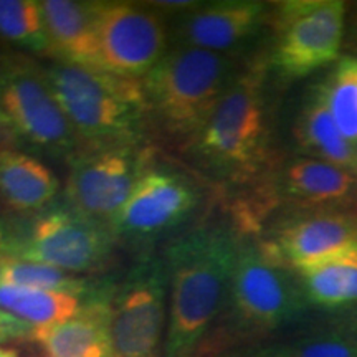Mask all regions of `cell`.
<instances>
[{
    "instance_id": "cell-22",
    "label": "cell",
    "mask_w": 357,
    "mask_h": 357,
    "mask_svg": "<svg viewBox=\"0 0 357 357\" xmlns=\"http://www.w3.org/2000/svg\"><path fill=\"white\" fill-rule=\"evenodd\" d=\"M281 185L293 199L328 202L344 197L352 185V176L326 160L296 159L284 169Z\"/></svg>"
},
{
    "instance_id": "cell-20",
    "label": "cell",
    "mask_w": 357,
    "mask_h": 357,
    "mask_svg": "<svg viewBox=\"0 0 357 357\" xmlns=\"http://www.w3.org/2000/svg\"><path fill=\"white\" fill-rule=\"evenodd\" d=\"M111 278H91L66 273L58 268L26 260L0 255V284L20 288L45 289V291L68 293L75 296H91L108 284Z\"/></svg>"
},
{
    "instance_id": "cell-16",
    "label": "cell",
    "mask_w": 357,
    "mask_h": 357,
    "mask_svg": "<svg viewBox=\"0 0 357 357\" xmlns=\"http://www.w3.org/2000/svg\"><path fill=\"white\" fill-rule=\"evenodd\" d=\"M48 38V56L53 61L98 68L96 2L42 0Z\"/></svg>"
},
{
    "instance_id": "cell-25",
    "label": "cell",
    "mask_w": 357,
    "mask_h": 357,
    "mask_svg": "<svg viewBox=\"0 0 357 357\" xmlns=\"http://www.w3.org/2000/svg\"><path fill=\"white\" fill-rule=\"evenodd\" d=\"M291 357H357V339L328 334L289 344Z\"/></svg>"
},
{
    "instance_id": "cell-29",
    "label": "cell",
    "mask_w": 357,
    "mask_h": 357,
    "mask_svg": "<svg viewBox=\"0 0 357 357\" xmlns=\"http://www.w3.org/2000/svg\"><path fill=\"white\" fill-rule=\"evenodd\" d=\"M6 238H7V227H6V222L0 220V253H2L3 245H6Z\"/></svg>"
},
{
    "instance_id": "cell-5",
    "label": "cell",
    "mask_w": 357,
    "mask_h": 357,
    "mask_svg": "<svg viewBox=\"0 0 357 357\" xmlns=\"http://www.w3.org/2000/svg\"><path fill=\"white\" fill-rule=\"evenodd\" d=\"M0 109L8 131L35 151L68 162L82 147L56 100L47 66L32 55L0 53Z\"/></svg>"
},
{
    "instance_id": "cell-1",
    "label": "cell",
    "mask_w": 357,
    "mask_h": 357,
    "mask_svg": "<svg viewBox=\"0 0 357 357\" xmlns=\"http://www.w3.org/2000/svg\"><path fill=\"white\" fill-rule=\"evenodd\" d=\"M242 243L223 225L174 236L162 257L169 270V318L162 357H204L225 311Z\"/></svg>"
},
{
    "instance_id": "cell-18",
    "label": "cell",
    "mask_w": 357,
    "mask_h": 357,
    "mask_svg": "<svg viewBox=\"0 0 357 357\" xmlns=\"http://www.w3.org/2000/svg\"><path fill=\"white\" fill-rule=\"evenodd\" d=\"M306 300L323 307L357 303V247L301 271Z\"/></svg>"
},
{
    "instance_id": "cell-11",
    "label": "cell",
    "mask_w": 357,
    "mask_h": 357,
    "mask_svg": "<svg viewBox=\"0 0 357 357\" xmlns=\"http://www.w3.org/2000/svg\"><path fill=\"white\" fill-rule=\"evenodd\" d=\"M200 204L199 187L184 172L154 160L111 223L118 243L147 245L184 227Z\"/></svg>"
},
{
    "instance_id": "cell-4",
    "label": "cell",
    "mask_w": 357,
    "mask_h": 357,
    "mask_svg": "<svg viewBox=\"0 0 357 357\" xmlns=\"http://www.w3.org/2000/svg\"><path fill=\"white\" fill-rule=\"evenodd\" d=\"M0 255L58 268L66 273H96L108 265L118 240L111 227L70 207L63 199L6 223Z\"/></svg>"
},
{
    "instance_id": "cell-19",
    "label": "cell",
    "mask_w": 357,
    "mask_h": 357,
    "mask_svg": "<svg viewBox=\"0 0 357 357\" xmlns=\"http://www.w3.org/2000/svg\"><path fill=\"white\" fill-rule=\"evenodd\" d=\"M298 137L307 151L319 154L326 162L342 169L354 162V149L339 131L329 111L323 86L316 89L303 109L298 123Z\"/></svg>"
},
{
    "instance_id": "cell-3",
    "label": "cell",
    "mask_w": 357,
    "mask_h": 357,
    "mask_svg": "<svg viewBox=\"0 0 357 357\" xmlns=\"http://www.w3.org/2000/svg\"><path fill=\"white\" fill-rule=\"evenodd\" d=\"M47 75L82 146L144 144L151 119L141 82L61 61Z\"/></svg>"
},
{
    "instance_id": "cell-2",
    "label": "cell",
    "mask_w": 357,
    "mask_h": 357,
    "mask_svg": "<svg viewBox=\"0 0 357 357\" xmlns=\"http://www.w3.org/2000/svg\"><path fill=\"white\" fill-rule=\"evenodd\" d=\"M235 79V58L230 53L171 47L141 79L151 123L189 146Z\"/></svg>"
},
{
    "instance_id": "cell-10",
    "label": "cell",
    "mask_w": 357,
    "mask_h": 357,
    "mask_svg": "<svg viewBox=\"0 0 357 357\" xmlns=\"http://www.w3.org/2000/svg\"><path fill=\"white\" fill-rule=\"evenodd\" d=\"M98 68L144 79L171 48L166 17L149 3L96 2Z\"/></svg>"
},
{
    "instance_id": "cell-17",
    "label": "cell",
    "mask_w": 357,
    "mask_h": 357,
    "mask_svg": "<svg viewBox=\"0 0 357 357\" xmlns=\"http://www.w3.org/2000/svg\"><path fill=\"white\" fill-rule=\"evenodd\" d=\"M60 181L47 164L29 153L0 146V199L19 213L48 207L58 197Z\"/></svg>"
},
{
    "instance_id": "cell-14",
    "label": "cell",
    "mask_w": 357,
    "mask_h": 357,
    "mask_svg": "<svg viewBox=\"0 0 357 357\" xmlns=\"http://www.w3.org/2000/svg\"><path fill=\"white\" fill-rule=\"evenodd\" d=\"M116 280L91 294L79 311L61 323L33 328L30 341L42 357H114L111 300Z\"/></svg>"
},
{
    "instance_id": "cell-8",
    "label": "cell",
    "mask_w": 357,
    "mask_h": 357,
    "mask_svg": "<svg viewBox=\"0 0 357 357\" xmlns=\"http://www.w3.org/2000/svg\"><path fill=\"white\" fill-rule=\"evenodd\" d=\"M169 318V270L146 252L116 281L111 300L114 357H162Z\"/></svg>"
},
{
    "instance_id": "cell-24",
    "label": "cell",
    "mask_w": 357,
    "mask_h": 357,
    "mask_svg": "<svg viewBox=\"0 0 357 357\" xmlns=\"http://www.w3.org/2000/svg\"><path fill=\"white\" fill-rule=\"evenodd\" d=\"M323 86L326 101L339 131L349 142L357 141V60L342 58Z\"/></svg>"
},
{
    "instance_id": "cell-30",
    "label": "cell",
    "mask_w": 357,
    "mask_h": 357,
    "mask_svg": "<svg viewBox=\"0 0 357 357\" xmlns=\"http://www.w3.org/2000/svg\"><path fill=\"white\" fill-rule=\"evenodd\" d=\"M0 131H8L7 121H6V116H3L2 109H0Z\"/></svg>"
},
{
    "instance_id": "cell-13",
    "label": "cell",
    "mask_w": 357,
    "mask_h": 357,
    "mask_svg": "<svg viewBox=\"0 0 357 357\" xmlns=\"http://www.w3.org/2000/svg\"><path fill=\"white\" fill-rule=\"evenodd\" d=\"M266 10V3L255 0L199 2L192 10L174 17L169 25L171 47L229 53L260 30Z\"/></svg>"
},
{
    "instance_id": "cell-27",
    "label": "cell",
    "mask_w": 357,
    "mask_h": 357,
    "mask_svg": "<svg viewBox=\"0 0 357 357\" xmlns=\"http://www.w3.org/2000/svg\"><path fill=\"white\" fill-rule=\"evenodd\" d=\"M220 357H291V352H289V344H275L266 347H257V349L243 352H234V354Z\"/></svg>"
},
{
    "instance_id": "cell-23",
    "label": "cell",
    "mask_w": 357,
    "mask_h": 357,
    "mask_svg": "<svg viewBox=\"0 0 357 357\" xmlns=\"http://www.w3.org/2000/svg\"><path fill=\"white\" fill-rule=\"evenodd\" d=\"M0 38L26 55L48 56L42 3L37 0H0Z\"/></svg>"
},
{
    "instance_id": "cell-12",
    "label": "cell",
    "mask_w": 357,
    "mask_h": 357,
    "mask_svg": "<svg viewBox=\"0 0 357 357\" xmlns=\"http://www.w3.org/2000/svg\"><path fill=\"white\" fill-rule=\"evenodd\" d=\"M278 20L273 63L283 78H303L337 58L344 29L341 0L288 2Z\"/></svg>"
},
{
    "instance_id": "cell-28",
    "label": "cell",
    "mask_w": 357,
    "mask_h": 357,
    "mask_svg": "<svg viewBox=\"0 0 357 357\" xmlns=\"http://www.w3.org/2000/svg\"><path fill=\"white\" fill-rule=\"evenodd\" d=\"M0 357H20V354L15 347L0 346Z\"/></svg>"
},
{
    "instance_id": "cell-6",
    "label": "cell",
    "mask_w": 357,
    "mask_h": 357,
    "mask_svg": "<svg viewBox=\"0 0 357 357\" xmlns=\"http://www.w3.org/2000/svg\"><path fill=\"white\" fill-rule=\"evenodd\" d=\"M305 300L273 243H242L225 306L235 333L276 331L301 314Z\"/></svg>"
},
{
    "instance_id": "cell-26",
    "label": "cell",
    "mask_w": 357,
    "mask_h": 357,
    "mask_svg": "<svg viewBox=\"0 0 357 357\" xmlns=\"http://www.w3.org/2000/svg\"><path fill=\"white\" fill-rule=\"evenodd\" d=\"M32 333L33 328L29 323L0 310V346H6L8 342L30 341Z\"/></svg>"
},
{
    "instance_id": "cell-15",
    "label": "cell",
    "mask_w": 357,
    "mask_h": 357,
    "mask_svg": "<svg viewBox=\"0 0 357 357\" xmlns=\"http://www.w3.org/2000/svg\"><path fill=\"white\" fill-rule=\"evenodd\" d=\"M278 253L296 271L357 247V223L342 215H321L283 227L273 243Z\"/></svg>"
},
{
    "instance_id": "cell-9",
    "label": "cell",
    "mask_w": 357,
    "mask_h": 357,
    "mask_svg": "<svg viewBox=\"0 0 357 357\" xmlns=\"http://www.w3.org/2000/svg\"><path fill=\"white\" fill-rule=\"evenodd\" d=\"M153 164L144 144L82 146L68 160L63 200L102 225L111 223Z\"/></svg>"
},
{
    "instance_id": "cell-7",
    "label": "cell",
    "mask_w": 357,
    "mask_h": 357,
    "mask_svg": "<svg viewBox=\"0 0 357 357\" xmlns=\"http://www.w3.org/2000/svg\"><path fill=\"white\" fill-rule=\"evenodd\" d=\"M260 68L240 75L227 89L211 119L189 144L202 166L222 174L255 171L266 142Z\"/></svg>"
},
{
    "instance_id": "cell-21",
    "label": "cell",
    "mask_w": 357,
    "mask_h": 357,
    "mask_svg": "<svg viewBox=\"0 0 357 357\" xmlns=\"http://www.w3.org/2000/svg\"><path fill=\"white\" fill-rule=\"evenodd\" d=\"M89 296L0 284V310L10 312L32 328H47L75 316Z\"/></svg>"
}]
</instances>
